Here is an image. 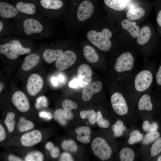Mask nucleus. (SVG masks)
I'll list each match as a JSON object with an SVG mask.
<instances>
[{
	"mask_svg": "<svg viewBox=\"0 0 161 161\" xmlns=\"http://www.w3.org/2000/svg\"><path fill=\"white\" fill-rule=\"evenodd\" d=\"M129 1V0H104V2L107 7L117 11L123 10Z\"/></svg>",
	"mask_w": 161,
	"mask_h": 161,
	"instance_id": "a878e982",
	"label": "nucleus"
},
{
	"mask_svg": "<svg viewBox=\"0 0 161 161\" xmlns=\"http://www.w3.org/2000/svg\"><path fill=\"white\" fill-rule=\"evenodd\" d=\"M150 124L149 122L148 121H145L143 122V129L145 131L149 132Z\"/></svg>",
	"mask_w": 161,
	"mask_h": 161,
	"instance_id": "603ef678",
	"label": "nucleus"
},
{
	"mask_svg": "<svg viewBox=\"0 0 161 161\" xmlns=\"http://www.w3.org/2000/svg\"><path fill=\"white\" fill-rule=\"evenodd\" d=\"M157 161H161V156H160L158 157Z\"/></svg>",
	"mask_w": 161,
	"mask_h": 161,
	"instance_id": "bf43d9fd",
	"label": "nucleus"
},
{
	"mask_svg": "<svg viewBox=\"0 0 161 161\" xmlns=\"http://www.w3.org/2000/svg\"><path fill=\"white\" fill-rule=\"evenodd\" d=\"M15 7L21 13L36 18L48 25L47 18L43 16L38 11L36 5L34 4L20 1L16 3Z\"/></svg>",
	"mask_w": 161,
	"mask_h": 161,
	"instance_id": "39448f33",
	"label": "nucleus"
},
{
	"mask_svg": "<svg viewBox=\"0 0 161 161\" xmlns=\"http://www.w3.org/2000/svg\"><path fill=\"white\" fill-rule=\"evenodd\" d=\"M157 20L158 25L161 27V10L158 13L157 16Z\"/></svg>",
	"mask_w": 161,
	"mask_h": 161,
	"instance_id": "5fc2aeb1",
	"label": "nucleus"
},
{
	"mask_svg": "<svg viewBox=\"0 0 161 161\" xmlns=\"http://www.w3.org/2000/svg\"><path fill=\"white\" fill-rule=\"evenodd\" d=\"M61 146L63 150L72 152H75L78 150L76 143L71 139L63 141L61 143Z\"/></svg>",
	"mask_w": 161,
	"mask_h": 161,
	"instance_id": "473e14b6",
	"label": "nucleus"
},
{
	"mask_svg": "<svg viewBox=\"0 0 161 161\" xmlns=\"http://www.w3.org/2000/svg\"><path fill=\"white\" fill-rule=\"evenodd\" d=\"M111 31L107 28L103 30L102 32H97L94 30L89 31L87 34L89 40L100 50L106 51L111 47L109 39L112 37Z\"/></svg>",
	"mask_w": 161,
	"mask_h": 161,
	"instance_id": "f03ea898",
	"label": "nucleus"
},
{
	"mask_svg": "<svg viewBox=\"0 0 161 161\" xmlns=\"http://www.w3.org/2000/svg\"><path fill=\"white\" fill-rule=\"evenodd\" d=\"M51 81L52 84L55 86L58 85V80L57 78L54 77H52L51 79Z\"/></svg>",
	"mask_w": 161,
	"mask_h": 161,
	"instance_id": "6e6d98bb",
	"label": "nucleus"
},
{
	"mask_svg": "<svg viewBox=\"0 0 161 161\" xmlns=\"http://www.w3.org/2000/svg\"><path fill=\"white\" fill-rule=\"evenodd\" d=\"M112 108L118 114L123 115L126 114L128 111V106L122 94L119 92L114 93L111 97Z\"/></svg>",
	"mask_w": 161,
	"mask_h": 161,
	"instance_id": "6e6552de",
	"label": "nucleus"
},
{
	"mask_svg": "<svg viewBox=\"0 0 161 161\" xmlns=\"http://www.w3.org/2000/svg\"><path fill=\"white\" fill-rule=\"evenodd\" d=\"M46 149L50 152L51 156L53 158L57 157L60 154V150L58 148L55 147L53 143L49 142L45 145Z\"/></svg>",
	"mask_w": 161,
	"mask_h": 161,
	"instance_id": "ea45409f",
	"label": "nucleus"
},
{
	"mask_svg": "<svg viewBox=\"0 0 161 161\" xmlns=\"http://www.w3.org/2000/svg\"><path fill=\"white\" fill-rule=\"evenodd\" d=\"M158 128L157 124L156 122H153L150 124L149 132L157 131Z\"/></svg>",
	"mask_w": 161,
	"mask_h": 161,
	"instance_id": "3c124183",
	"label": "nucleus"
},
{
	"mask_svg": "<svg viewBox=\"0 0 161 161\" xmlns=\"http://www.w3.org/2000/svg\"><path fill=\"white\" fill-rule=\"evenodd\" d=\"M126 128L124 126L123 122L121 120L117 121L112 126V129L116 137H119L122 135Z\"/></svg>",
	"mask_w": 161,
	"mask_h": 161,
	"instance_id": "f704fd0d",
	"label": "nucleus"
},
{
	"mask_svg": "<svg viewBox=\"0 0 161 161\" xmlns=\"http://www.w3.org/2000/svg\"><path fill=\"white\" fill-rule=\"evenodd\" d=\"M12 34L15 36L27 39H42L50 37L48 25L34 18L11 22Z\"/></svg>",
	"mask_w": 161,
	"mask_h": 161,
	"instance_id": "f257e3e1",
	"label": "nucleus"
},
{
	"mask_svg": "<svg viewBox=\"0 0 161 161\" xmlns=\"http://www.w3.org/2000/svg\"><path fill=\"white\" fill-rule=\"evenodd\" d=\"M76 56L72 51L67 50L62 54L56 61L55 66L59 70H65L72 66L75 62Z\"/></svg>",
	"mask_w": 161,
	"mask_h": 161,
	"instance_id": "9d476101",
	"label": "nucleus"
},
{
	"mask_svg": "<svg viewBox=\"0 0 161 161\" xmlns=\"http://www.w3.org/2000/svg\"><path fill=\"white\" fill-rule=\"evenodd\" d=\"M15 117V114L13 112H9L7 113L4 121V123L10 133L12 132L14 129Z\"/></svg>",
	"mask_w": 161,
	"mask_h": 161,
	"instance_id": "7c9ffc66",
	"label": "nucleus"
},
{
	"mask_svg": "<svg viewBox=\"0 0 161 161\" xmlns=\"http://www.w3.org/2000/svg\"><path fill=\"white\" fill-rule=\"evenodd\" d=\"M42 154L39 151H34L28 153L25 157L26 161H42L44 160Z\"/></svg>",
	"mask_w": 161,
	"mask_h": 161,
	"instance_id": "72a5a7b5",
	"label": "nucleus"
},
{
	"mask_svg": "<svg viewBox=\"0 0 161 161\" xmlns=\"http://www.w3.org/2000/svg\"><path fill=\"white\" fill-rule=\"evenodd\" d=\"M145 13V10L142 7H133L130 8L127 11L126 16L129 20H135L143 17Z\"/></svg>",
	"mask_w": 161,
	"mask_h": 161,
	"instance_id": "393cba45",
	"label": "nucleus"
},
{
	"mask_svg": "<svg viewBox=\"0 0 161 161\" xmlns=\"http://www.w3.org/2000/svg\"><path fill=\"white\" fill-rule=\"evenodd\" d=\"M119 156L120 161H132L134 160L135 155L132 149L125 147L121 150Z\"/></svg>",
	"mask_w": 161,
	"mask_h": 161,
	"instance_id": "c85d7f7f",
	"label": "nucleus"
},
{
	"mask_svg": "<svg viewBox=\"0 0 161 161\" xmlns=\"http://www.w3.org/2000/svg\"><path fill=\"white\" fill-rule=\"evenodd\" d=\"M121 24L122 27L127 30L132 37L134 38L137 37L139 27L137 25L136 22L131 21L129 19H125L122 21Z\"/></svg>",
	"mask_w": 161,
	"mask_h": 161,
	"instance_id": "4be33fe9",
	"label": "nucleus"
},
{
	"mask_svg": "<svg viewBox=\"0 0 161 161\" xmlns=\"http://www.w3.org/2000/svg\"><path fill=\"white\" fill-rule=\"evenodd\" d=\"M156 80L157 83L161 85V65L160 66L156 75Z\"/></svg>",
	"mask_w": 161,
	"mask_h": 161,
	"instance_id": "09e8293b",
	"label": "nucleus"
},
{
	"mask_svg": "<svg viewBox=\"0 0 161 161\" xmlns=\"http://www.w3.org/2000/svg\"><path fill=\"white\" fill-rule=\"evenodd\" d=\"M60 160L61 161H72L73 159L71 155L67 152L62 153L61 156Z\"/></svg>",
	"mask_w": 161,
	"mask_h": 161,
	"instance_id": "c03bdc74",
	"label": "nucleus"
},
{
	"mask_svg": "<svg viewBox=\"0 0 161 161\" xmlns=\"http://www.w3.org/2000/svg\"><path fill=\"white\" fill-rule=\"evenodd\" d=\"M4 87V84L2 83H0V92H1L3 90Z\"/></svg>",
	"mask_w": 161,
	"mask_h": 161,
	"instance_id": "13d9d810",
	"label": "nucleus"
},
{
	"mask_svg": "<svg viewBox=\"0 0 161 161\" xmlns=\"http://www.w3.org/2000/svg\"><path fill=\"white\" fill-rule=\"evenodd\" d=\"M43 84L42 78L37 74H33L28 78L26 85L27 91L30 95H35L42 89Z\"/></svg>",
	"mask_w": 161,
	"mask_h": 161,
	"instance_id": "9b49d317",
	"label": "nucleus"
},
{
	"mask_svg": "<svg viewBox=\"0 0 161 161\" xmlns=\"http://www.w3.org/2000/svg\"><path fill=\"white\" fill-rule=\"evenodd\" d=\"M34 123L31 121L26 120L24 117H21L18 124V128L20 132H24L32 129Z\"/></svg>",
	"mask_w": 161,
	"mask_h": 161,
	"instance_id": "c756f323",
	"label": "nucleus"
},
{
	"mask_svg": "<svg viewBox=\"0 0 161 161\" xmlns=\"http://www.w3.org/2000/svg\"><path fill=\"white\" fill-rule=\"evenodd\" d=\"M40 58V56L36 53L28 55L24 58V61L21 66L22 69L24 71L31 70L37 64Z\"/></svg>",
	"mask_w": 161,
	"mask_h": 161,
	"instance_id": "aec40b11",
	"label": "nucleus"
},
{
	"mask_svg": "<svg viewBox=\"0 0 161 161\" xmlns=\"http://www.w3.org/2000/svg\"><path fill=\"white\" fill-rule=\"evenodd\" d=\"M130 137L128 143L131 145L140 141L143 139V134L138 130H134L132 131L130 134Z\"/></svg>",
	"mask_w": 161,
	"mask_h": 161,
	"instance_id": "c9c22d12",
	"label": "nucleus"
},
{
	"mask_svg": "<svg viewBox=\"0 0 161 161\" xmlns=\"http://www.w3.org/2000/svg\"><path fill=\"white\" fill-rule=\"evenodd\" d=\"M96 121L99 126L104 128H108L110 125L109 121L103 118L101 112L98 111L97 114Z\"/></svg>",
	"mask_w": 161,
	"mask_h": 161,
	"instance_id": "a19ab883",
	"label": "nucleus"
},
{
	"mask_svg": "<svg viewBox=\"0 0 161 161\" xmlns=\"http://www.w3.org/2000/svg\"><path fill=\"white\" fill-rule=\"evenodd\" d=\"M8 160L10 161H21L22 160L19 157L12 154L8 156Z\"/></svg>",
	"mask_w": 161,
	"mask_h": 161,
	"instance_id": "864d4df0",
	"label": "nucleus"
},
{
	"mask_svg": "<svg viewBox=\"0 0 161 161\" xmlns=\"http://www.w3.org/2000/svg\"><path fill=\"white\" fill-rule=\"evenodd\" d=\"M77 73L79 85L83 88L91 83L92 71L90 66L86 64H82L78 67Z\"/></svg>",
	"mask_w": 161,
	"mask_h": 161,
	"instance_id": "f8f14e48",
	"label": "nucleus"
},
{
	"mask_svg": "<svg viewBox=\"0 0 161 161\" xmlns=\"http://www.w3.org/2000/svg\"><path fill=\"white\" fill-rule=\"evenodd\" d=\"M161 152V137L158 138L152 145L151 149V155L154 157Z\"/></svg>",
	"mask_w": 161,
	"mask_h": 161,
	"instance_id": "4c0bfd02",
	"label": "nucleus"
},
{
	"mask_svg": "<svg viewBox=\"0 0 161 161\" xmlns=\"http://www.w3.org/2000/svg\"><path fill=\"white\" fill-rule=\"evenodd\" d=\"M4 40L12 44L15 47L19 55L29 54L31 51L30 48L23 46V43L26 38L17 36H8L6 37H1Z\"/></svg>",
	"mask_w": 161,
	"mask_h": 161,
	"instance_id": "2eb2a0df",
	"label": "nucleus"
},
{
	"mask_svg": "<svg viewBox=\"0 0 161 161\" xmlns=\"http://www.w3.org/2000/svg\"><path fill=\"white\" fill-rule=\"evenodd\" d=\"M58 81L63 82L64 80V76L61 75H59L57 78Z\"/></svg>",
	"mask_w": 161,
	"mask_h": 161,
	"instance_id": "4d7b16f0",
	"label": "nucleus"
},
{
	"mask_svg": "<svg viewBox=\"0 0 161 161\" xmlns=\"http://www.w3.org/2000/svg\"><path fill=\"white\" fill-rule=\"evenodd\" d=\"M0 40L3 43L0 45V52L7 58L11 60L17 58L19 55L14 46L11 43L0 38Z\"/></svg>",
	"mask_w": 161,
	"mask_h": 161,
	"instance_id": "a211bd4d",
	"label": "nucleus"
},
{
	"mask_svg": "<svg viewBox=\"0 0 161 161\" xmlns=\"http://www.w3.org/2000/svg\"><path fill=\"white\" fill-rule=\"evenodd\" d=\"M12 100L17 109L21 112H25L30 107L29 102L24 94L20 91L15 92L13 94Z\"/></svg>",
	"mask_w": 161,
	"mask_h": 161,
	"instance_id": "ddd939ff",
	"label": "nucleus"
},
{
	"mask_svg": "<svg viewBox=\"0 0 161 161\" xmlns=\"http://www.w3.org/2000/svg\"><path fill=\"white\" fill-rule=\"evenodd\" d=\"M83 54L86 59L90 63H96L98 60L99 57L95 50L90 45H87L84 47Z\"/></svg>",
	"mask_w": 161,
	"mask_h": 161,
	"instance_id": "b1692460",
	"label": "nucleus"
},
{
	"mask_svg": "<svg viewBox=\"0 0 161 161\" xmlns=\"http://www.w3.org/2000/svg\"><path fill=\"white\" fill-rule=\"evenodd\" d=\"M134 63V58L132 54L129 52H125L117 59L114 69L119 72L129 71L132 69Z\"/></svg>",
	"mask_w": 161,
	"mask_h": 161,
	"instance_id": "423d86ee",
	"label": "nucleus"
},
{
	"mask_svg": "<svg viewBox=\"0 0 161 161\" xmlns=\"http://www.w3.org/2000/svg\"><path fill=\"white\" fill-rule=\"evenodd\" d=\"M129 1L130 0H129Z\"/></svg>",
	"mask_w": 161,
	"mask_h": 161,
	"instance_id": "052dcab7",
	"label": "nucleus"
},
{
	"mask_svg": "<svg viewBox=\"0 0 161 161\" xmlns=\"http://www.w3.org/2000/svg\"><path fill=\"white\" fill-rule=\"evenodd\" d=\"M79 85V82L78 79H74L69 83V86L72 88H75Z\"/></svg>",
	"mask_w": 161,
	"mask_h": 161,
	"instance_id": "8fccbe9b",
	"label": "nucleus"
},
{
	"mask_svg": "<svg viewBox=\"0 0 161 161\" xmlns=\"http://www.w3.org/2000/svg\"><path fill=\"white\" fill-rule=\"evenodd\" d=\"M91 147L95 154L102 160L108 159L111 155L112 150L111 147L101 137L95 138L92 143Z\"/></svg>",
	"mask_w": 161,
	"mask_h": 161,
	"instance_id": "20e7f679",
	"label": "nucleus"
},
{
	"mask_svg": "<svg viewBox=\"0 0 161 161\" xmlns=\"http://www.w3.org/2000/svg\"><path fill=\"white\" fill-rule=\"evenodd\" d=\"M48 106V100L47 97L44 96L38 97L36 100L35 107L38 109L41 108L47 107Z\"/></svg>",
	"mask_w": 161,
	"mask_h": 161,
	"instance_id": "79ce46f5",
	"label": "nucleus"
},
{
	"mask_svg": "<svg viewBox=\"0 0 161 161\" xmlns=\"http://www.w3.org/2000/svg\"><path fill=\"white\" fill-rule=\"evenodd\" d=\"M75 132L77 134V139L80 142L87 144L90 142L91 130L86 126H82L77 128Z\"/></svg>",
	"mask_w": 161,
	"mask_h": 161,
	"instance_id": "412c9836",
	"label": "nucleus"
},
{
	"mask_svg": "<svg viewBox=\"0 0 161 161\" xmlns=\"http://www.w3.org/2000/svg\"><path fill=\"white\" fill-rule=\"evenodd\" d=\"M80 116L82 119L87 118L92 124H94L96 121L97 114L93 110L81 111L80 112Z\"/></svg>",
	"mask_w": 161,
	"mask_h": 161,
	"instance_id": "2f4dec72",
	"label": "nucleus"
},
{
	"mask_svg": "<svg viewBox=\"0 0 161 161\" xmlns=\"http://www.w3.org/2000/svg\"><path fill=\"white\" fill-rule=\"evenodd\" d=\"M138 107L140 110L151 111L152 109L153 106L150 96L147 94L143 95L139 101Z\"/></svg>",
	"mask_w": 161,
	"mask_h": 161,
	"instance_id": "cd10ccee",
	"label": "nucleus"
},
{
	"mask_svg": "<svg viewBox=\"0 0 161 161\" xmlns=\"http://www.w3.org/2000/svg\"><path fill=\"white\" fill-rule=\"evenodd\" d=\"M53 117L61 125L64 126L66 124V119L64 115L63 109H59L56 110L54 113Z\"/></svg>",
	"mask_w": 161,
	"mask_h": 161,
	"instance_id": "58836bf2",
	"label": "nucleus"
},
{
	"mask_svg": "<svg viewBox=\"0 0 161 161\" xmlns=\"http://www.w3.org/2000/svg\"><path fill=\"white\" fill-rule=\"evenodd\" d=\"M160 136L159 133L157 131L150 132L145 135L143 140V144L144 145L149 144L158 138Z\"/></svg>",
	"mask_w": 161,
	"mask_h": 161,
	"instance_id": "e433bc0d",
	"label": "nucleus"
},
{
	"mask_svg": "<svg viewBox=\"0 0 161 161\" xmlns=\"http://www.w3.org/2000/svg\"><path fill=\"white\" fill-rule=\"evenodd\" d=\"M63 113L66 119L70 120L73 118V114L71 110L63 109Z\"/></svg>",
	"mask_w": 161,
	"mask_h": 161,
	"instance_id": "49530a36",
	"label": "nucleus"
},
{
	"mask_svg": "<svg viewBox=\"0 0 161 161\" xmlns=\"http://www.w3.org/2000/svg\"><path fill=\"white\" fill-rule=\"evenodd\" d=\"M94 6L90 1H84L80 4L77 10V17L80 21L86 20L92 15L94 11Z\"/></svg>",
	"mask_w": 161,
	"mask_h": 161,
	"instance_id": "f3484780",
	"label": "nucleus"
},
{
	"mask_svg": "<svg viewBox=\"0 0 161 161\" xmlns=\"http://www.w3.org/2000/svg\"><path fill=\"white\" fill-rule=\"evenodd\" d=\"M63 53L61 49H46L42 53L43 59L46 62L50 64L56 61Z\"/></svg>",
	"mask_w": 161,
	"mask_h": 161,
	"instance_id": "6ab92c4d",
	"label": "nucleus"
},
{
	"mask_svg": "<svg viewBox=\"0 0 161 161\" xmlns=\"http://www.w3.org/2000/svg\"><path fill=\"white\" fill-rule=\"evenodd\" d=\"M102 87V83L99 81L89 83L83 88L82 91V99L85 101L89 100L93 95L99 92Z\"/></svg>",
	"mask_w": 161,
	"mask_h": 161,
	"instance_id": "dca6fc26",
	"label": "nucleus"
},
{
	"mask_svg": "<svg viewBox=\"0 0 161 161\" xmlns=\"http://www.w3.org/2000/svg\"><path fill=\"white\" fill-rule=\"evenodd\" d=\"M151 36V31L150 28L148 26L143 27L139 31L137 37V43L139 45H143L149 40Z\"/></svg>",
	"mask_w": 161,
	"mask_h": 161,
	"instance_id": "5701e85b",
	"label": "nucleus"
},
{
	"mask_svg": "<svg viewBox=\"0 0 161 161\" xmlns=\"http://www.w3.org/2000/svg\"><path fill=\"white\" fill-rule=\"evenodd\" d=\"M12 34L11 22L0 17V38L10 36Z\"/></svg>",
	"mask_w": 161,
	"mask_h": 161,
	"instance_id": "bb28decb",
	"label": "nucleus"
},
{
	"mask_svg": "<svg viewBox=\"0 0 161 161\" xmlns=\"http://www.w3.org/2000/svg\"><path fill=\"white\" fill-rule=\"evenodd\" d=\"M6 137V133L4 129L1 125L0 124V141L4 140Z\"/></svg>",
	"mask_w": 161,
	"mask_h": 161,
	"instance_id": "de8ad7c7",
	"label": "nucleus"
},
{
	"mask_svg": "<svg viewBox=\"0 0 161 161\" xmlns=\"http://www.w3.org/2000/svg\"><path fill=\"white\" fill-rule=\"evenodd\" d=\"M0 17L13 20H19L30 18H33L22 13L15 6L4 1L0 2Z\"/></svg>",
	"mask_w": 161,
	"mask_h": 161,
	"instance_id": "7ed1b4c3",
	"label": "nucleus"
},
{
	"mask_svg": "<svg viewBox=\"0 0 161 161\" xmlns=\"http://www.w3.org/2000/svg\"><path fill=\"white\" fill-rule=\"evenodd\" d=\"M42 138L41 132L35 130L23 134L21 138V142L23 146L29 147L35 145L40 142Z\"/></svg>",
	"mask_w": 161,
	"mask_h": 161,
	"instance_id": "4468645a",
	"label": "nucleus"
},
{
	"mask_svg": "<svg viewBox=\"0 0 161 161\" xmlns=\"http://www.w3.org/2000/svg\"><path fill=\"white\" fill-rule=\"evenodd\" d=\"M39 4V12L47 18L50 17L51 11L59 10L63 5V2L60 0H40Z\"/></svg>",
	"mask_w": 161,
	"mask_h": 161,
	"instance_id": "1a4fd4ad",
	"label": "nucleus"
},
{
	"mask_svg": "<svg viewBox=\"0 0 161 161\" xmlns=\"http://www.w3.org/2000/svg\"><path fill=\"white\" fill-rule=\"evenodd\" d=\"M62 106L63 109L70 110L76 109L78 106L76 103L68 99L65 100L62 102Z\"/></svg>",
	"mask_w": 161,
	"mask_h": 161,
	"instance_id": "37998d69",
	"label": "nucleus"
},
{
	"mask_svg": "<svg viewBox=\"0 0 161 161\" xmlns=\"http://www.w3.org/2000/svg\"><path fill=\"white\" fill-rule=\"evenodd\" d=\"M38 115L40 117L46 118L48 120L51 119L52 117V114L50 112L45 111L40 112Z\"/></svg>",
	"mask_w": 161,
	"mask_h": 161,
	"instance_id": "a18cd8bd",
	"label": "nucleus"
},
{
	"mask_svg": "<svg viewBox=\"0 0 161 161\" xmlns=\"http://www.w3.org/2000/svg\"><path fill=\"white\" fill-rule=\"evenodd\" d=\"M153 80L152 75L150 72L143 70L136 76L134 81L135 89L138 92L147 90L151 85Z\"/></svg>",
	"mask_w": 161,
	"mask_h": 161,
	"instance_id": "0eeeda50",
	"label": "nucleus"
}]
</instances>
